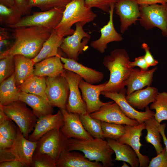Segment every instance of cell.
I'll use <instances>...</instances> for the list:
<instances>
[{"mask_svg":"<svg viewBox=\"0 0 167 167\" xmlns=\"http://www.w3.org/2000/svg\"><path fill=\"white\" fill-rule=\"evenodd\" d=\"M66 149L71 151H81L89 160L101 162L103 167H112L114 165L112 157L114 152L107 141L104 139L94 138L82 140L69 139Z\"/></svg>","mask_w":167,"mask_h":167,"instance_id":"obj_3","label":"cell"},{"mask_svg":"<svg viewBox=\"0 0 167 167\" xmlns=\"http://www.w3.org/2000/svg\"><path fill=\"white\" fill-rule=\"evenodd\" d=\"M0 83V105H6L19 100L21 91L16 84L15 72Z\"/></svg>","mask_w":167,"mask_h":167,"instance_id":"obj_29","label":"cell"},{"mask_svg":"<svg viewBox=\"0 0 167 167\" xmlns=\"http://www.w3.org/2000/svg\"><path fill=\"white\" fill-rule=\"evenodd\" d=\"M90 114L92 118L101 121L131 126L139 124L136 120L126 116L118 104L113 101L107 102L98 110Z\"/></svg>","mask_w":167,"mask_h":167,"instance_id":"obj_14","label":"cell"},{"mask_svg":"<svg viewBox=\"0 0 167 167\" xmlns=\"http://www.w3.org/2000/svg\"><path fill=\"white\" fill-rule=\"evenodd\" d=\"M10 37L8 33L3 28H0V53L2 52L4 49L7 48V49L9 48L12 44H11L9 41ZM6 49V50H7Z\"/></svg>","mask_w":167,"mask_h":167,"instance_id":"obj_43","label":"cell"},{"mask_svg":"<svg viewBox=\"0 0 167 167\" xmlns=\"http://www.w3.org/2000/svg\"><path fill=\"white\" fill-rule=\"evenodd\" d=\"M18 100L30 107L37 118L54 112L53 107L48 101L41 96L21 92Z\"/></svg>","mask_w":167,"mask_h":167,"instance_id":"obj_25","label":"cell"},{"mask_svg":"<svg viewBox=\"0 0 167 167\" xmlns=\"http://www.w3.org/2000/svg\"><path fill=\"white\" fill-rule=\"evenodd\" d=\"M166 124L165 123L160 124L159 130L160 133L163 138L165 148L167 152V138L165 134V129Z\"/></svg>","mask_w":167,"mask_h":167,"instance_id":"obj_51","label":"cell"},{"mask_svg":"<svg viewBox=\"0 0 167 167\" xmlns=\"http://www.w3.org/2000/svg\"><path fill=\"white\" fill-rule=\"evenodd\" d=\"M139 5H151L160 3L165 4L167 3V0H136Z\"/></svg>","mask_w":167,"mask_h":167,"instance_id":"obj_50","label":"cell"},{"mask_svg":"<svg viewBox=\"0 0 167 167\" xmlns=\"http://www.w3.org/2000/svg\"><path fill=\"white\" fill-rule=\"evenodd\" d=\"M128 65L130 68L138 66L142 70H147L149 67L145 60L144 55L135 58L133 62L129 61Z\"/></svg>","mask_w":167,"mask_h":167,"instance_id":"obj_46","label":"cell"},{"mask_svg":"<svg viewBox=\"0 0 167 167\" xmlns=\"http://www.w3.org/2000/svg\"><path fill=\"white\" fill-rule=\"evenodd\" d=\"M129 59L126 51L122 48L114 49L104 57L103 64L109 71L110 76L102 91L118 92L125 88L133 68L128 66Z\"/></svg>","mask_w":167,"mask_h":167,"instance_id":"obj_2","label":"cell"},{"mask_svg":"<svg viewBox=\"0 0 167 167\" xmlns=\"http://www.w3.org/2000/svg\"><path fill=\"white\" fill-rule=\"evenodd\" d=\"M75 29L71 35L63 38L60 48L68 58L78 61L79 55L87 50L90 35L84 31L79 22L75 24Z\"/></svg>","mask_w":167,"mask_h":167,"instance_id":"obj_10","label":"cell"},{"mask_svg":"<svg viewBox=\"0 0 167 167\" xmlns=\"http://www.w3.org/2000/svg\"><path fill=\"white\" fill-rule=\"evenodd\" d=\"M101 94L117 103L126 116L136 120L139 123H143L146 120L154 116L155 113L152 111L148 106L143 112L137 111L132 107L126 99V89L125 88L118 92L102 91Z\"/></svg>","mask_w":167,"mask_h":167,"instance_id":"obj_12","label":"cell"},{"mask_svg":"<svg viewBox=\"0 0 167 167\" xmlns=\"http://www.w3.org/2000/svg\"><path fill=\"white\" fill-rule=\"evenodd\" d=\"M0 3L10 7L16 8L14 0H0Z\"/></svg>","mask_w":167,"mask_h":167,"instance_id":"obj_53","label":"cell"},{"mask_svg":"<svg viewBox=\"0 0 167 167\" xmlns=\"http://www.w3.org/2000/svg\"><path fill=\"white\" fill-rule=\"evenodd\" d=\"M15 6L22 15L29 14L31 8L29 4L28 0H14Z\"/></svg>","mask_w":167,"mask_h":167,"instance_id":"obj_44","label":"cell"},{"mask_svg":"<svg viewBox=\"0 0 167 167\" xmlns=\"http://www.w3.org/2000/svg\"><path fill=\"white\" fill-rule=\"evenodd\" d=\"M14 56H9L0 59V83L10 76L15 71Z\"/></svg>","mask_w":167,"mask_h":167,"instance_id":"obj_38","label":"cell"},{"mask_svg":"<svg viewBox=\"0 0 167 167\" xmlns=\"http://www.w3.org/2000/svg\"><path fill=\"white\" fill-rule=\"evenodd\" d=\"M63 74L69 87V94L66 109L69 113L79 115L87 113V107L79 91V84L83 79L78 74L71 71L65 70Z\"/></svg>","mask_w":167,"mask_h":167,"instance_id":"obj_11","label":"cell"},{"mask_svg":"<svg viewBox=\"0 0 167 167\" xmlns=\"http://www.w3.org/2000/svg\"><path fill=\"white\" fill-rule=\"evenodd\" d=\"M56 167H103L100 162L91 161L84 155L64 149L56 162Z\"/></svg>","mask_w":167,"mask_h":167,"instance_id":"obj_22","label":"cell"},{"mask_svg":"<svg viewBox=\"0 0 167 167\" xmlns=\"http://www.w3.org/2000/svg\"><path fill=\"white\" fill-rule=\"evenodd\" d=\"M15 63V79L18 87L33 75L35 63L32 59L21 55L14 56Z\"/></svg>","mask_w":167,"mask_h":167,"instance_id":"obj_28","label":"cell"},{"mask_svg":"<svg viewBox=\"0 0 167 167\" xmlns=\"http://www.w3.org/2000/svg\"><path fill=\"white\" fill-rule=\"evenodd\" d=\"M107 141L115 153L114 161H125L132 167H139V162L137 155L130 145L113 139L108 138Z\"/></svg>","mask_w":167,"mask_h":167,"instance_id":"obj_27","label":"cell"},{"mask_svg":"<svg viewBox=\"0 0 167 167\" xmlns=\"http://www.w3.org/2000/svg\"><path fill=\"white\" fill-rule=\"evenodd\" d=\"M92 8L86 6L85 0H71L65 7L62 20L54 29L57 33L63 37L72 35L75 30L72 26L79 22L84 26L96 17Z\"/></svg>","mask_w":167,"mask_h":167,"instance_id":"obj_4","label":"cell"},{"mask_svg":"<svg viewBox=\"0 0 167 167\" xmlns=\"http://www.w3.org/2000/svg\"><path fill=\"white\" fill-rule=\"evenodd\" d=\"M104 139L109 138L118 140L126 132L125 125L101 121Z\"/></svg>","mask_w":167,"mask_h":167,"instance_id":"obj_36","label":"cell"},{"mask_svg":"<svg viewBox=\"0 0 167 167\" xmlns=\"http://www.w3.org/2000/svg\"><path fill=\"white\" fill-rule=\"evenodd\" d=\"M65 7L55 8L47 11L33 12L22 18L17 24L10 28L42 26L54 30L61 22Z\"/></svg>","mask_w":167,"mask_h":167,"instance_id":"obj_8","label":"cell"},{"mask_svg":"<svg viewBox=\"0 0 167 167\" xmlns=\"http://www.w3.org/2000/svg\"><path fill=\"white\" fill-rule=\"evenodd\" d=\"M8 120L11 119L4 112L2 106L0 105V123Z\"/></svg>","mask_w":167,"mask_h":167,"instance_id":"obj_52","label":"cell"},{"mask_svg":"<svg viewBox=\"0 0 167 167\" xmlns=\"http://www.w3.org/2000/svg\"><path fill=\"white\" fill-rule=\"evenodd\" d=\"M65 69L73 72L80 76L86 82L94 84L99 83L103 79V73L95 69L87 67L73 59L61 56Z\"/></svg>","mask_w":167,"mask_h":167,"instance_id":"obj_21","label":"cell"},{"mask_svg":"<svg viewBox=\"0 0 167 167\" xmlns=\"http://www.w3.org/2000/svg\"><path fill=\"white\" fill-rule=\"evenodd\" d=\"M22 15L15 7L0 3V23L9 27L18 23Z\"/></svg>","mask_w":167,"mask_h":167,"instance_id":"obj_33","label":"cell"},{"mask_svg":"<svg viewBox=\"0 0 167 167\" xmlns=\"http://www.w3.org/2000/svg\"><path fill=\"white\" fill-rule=\"evenodd\" d=\"M71 0H28L31 8L37 7L42 11H47L55 8L65 7Z\"/></svg>","mask_w":167,"mask_h":167,"instance_id":"obj_37","label":"cell"},{"mask_svg":"<svg viewBox=\"0 0 167 167\" xmlns=\"http://www.w3.org/2000/svg\"><path fill=\"white\" fill-rule=\"evenodd\" d=\"M114 8L120 18V29L122 33L139 20V6L136 0H118L115 4Z\"/></svg>","mask_w":167,"mask_h":167,"instance_id":"obj_17","label":"cell"},{"mask_svg":"<svg viewBox=\"0 0 167 167\" xmlns=\"http://www.w3.org/2000/svg\"><path fill=\"white\" fill-rule=\"evenodd\" d=\"M118 0H85L86 6L92 8L95 7L103 11L109 13L110 6L113 4H115Z\"/></svg>","mask_w":167,"mask_h":167,"instance_id":"obj_41","label":"cell"},{"mask_svg":"<svg viewBox=\"0 0 167 167\" xmlns=\"http://www.w3.org/2000/svg\"><path fill=\"white\" fill-rule=\"evenodd\" d=\"M141 48L143 49L145 54L144 58L146 62L149 67L156 65L159 63L158 61L154 59L150 51V47L147 44L143 43L141 45Z\"/></svg>","mask_w":167,"mask_h":167,"instance_id":"obj_45","label":"cell"},{"mask_svg":"<svg viewBox=\"0 0 167 167\" xmlns=\"http://www.w3.org/2000/svg\"><path fill=\"white\" fill-rule=\"evenodd\" d=\"M37 141L27 139L17 126V133L12 147L9 149L15 158L24 167H31L32 158L37 147Z\"/></svg>","mask_w":167,"mask_h":167,"instance_id":"obj_13","label":"cell"},{"mask_svg":"<svg viewBox=\"0 0 167 167\" xmlns=\"http://www.w3.org/2000/svg\"><path fill=\"white\" fill-rule=\"evenodd\" d=\"M68 139L63 134L60 129L52 130L37 141L34 153L45 154L56 163L62 152L66 149Z\"/></svg>","mask_w":167,"mask_h":167,"instance_id":"obj_7","label":"cell"},{"mask_svg":"<svg viewBox=\"0 0 167 167\" xmlns=\"http://www.w3.org/2000/svg\"><path fill=\"white\" fill-rule=\"evenodd\" d=\"M46 85L45 94L51 106L66 109L70 90L63 73L55 77H46Z\"/></svg>","mask_w":167,"mask_h":167,"instance_id":"obj_9","label":"cell"},{"mask_svg":"<svg viewBox=\"0 0 167 167\" xmlns=\"http://www.w3.org/2000/svg\"><path fill=\"white\" fill-rule=\"evenodd\" d=\"M31 167H56V162L49 156L44 154L34 153Z\"/></svg>","mask_w":167,"mask_h":167,"instance_id":"obj_39","label":"cell"},{"mask_svg":"<svg viewBox=\"0 0 167 167\" xmlns=\"http://www.w3.org/2000/svg\"><path fill=\"white\" fill-rule=\"evenodd\" d=\"M60 109L62 114L64 121L63 125L60 130L66 138L82 140L94 138L84 128L79 114L69 113L66 109Z\"/></svg>","mask_w":167,"mask_h":167,"instance_id":"obj_15","label":"cell"},{"mask_svg":"<svg viewBox=\"0 0 167 167\" xmlns=\"http://www.w3.org/2000/svg\"><path fill=\"white\" fill-rule=\"evenodd\" d=\"M46 86V77L33 75L18 88L21 92L39 95L48 100L45 92Z\"/></svg>","mask_w":167,"mask_h":167,"instance_id":"obj_32","label":"cell"},{"mask_svg":"<svg viewBox=\"0 0 167 167\" xmlns=\"http://www.w3.org/2000/svg\"><path fill=\"white\" fill-rule=\"evenodd\" d=\"M152 158L150 161L148 167H167V152L165 147L161 152Z\"/></svg>","mask_w":167,"mask_h":167,"instance_id":"obj_42","label":"cell"},{"mask_svg":"<svg viewBox=\"0 0 167 167\" xmlns=\"http://www.w3.org/2000/svg\"><path fill=\"white\" fill-rule=\"evenodd\" d=\"M79 116L84 128L93 138L104 139L100 120L92 118L87 113Z\"/></svg>","mask_w":167,"mask_h":167,"instance_id":"obj_34","label":"cell"},{"mask_svg":"<svg viewBox=\"0 0 167 167\" xmlns=\"http://www.w3.org/2000/svg\"><path fill=\"white\" fill-rule=\"evenodd\" d=\"M125 125L126 132L117 141L129 145L134 149L139 160V167H148L150 161L148 156L142 155L140 152V147L143 145L140 142V138L142 131L145 129L144 122L135 126Z\"/></svg>","mask_w":167,"mask_h":167,"instance_id":"obj_16","label":"cell"},{"mask_svg":"<svg viewBox=\"0 0 167 167\" xmlns=\"http://www.w3.org/2000/svg\"><path fill=\"white\" fill-rule=\"evenodd\" d=\"M157 69V67L147 70L133 68L126 85V95L142 89L146 86H151L153 81L154 73Z\"/></svg>","mask_w":167,"mask_h":167,"instance_id":"obj_23","label":"cell"},{"mask_svg":"<svg viewBox=\"0 0 167 167\" xmlns=\"http://www.w3.org/2000/svg\"><path fill=\"white\" fill-rule=\"evenodd\" d=\"M122 167H129L125 161H123V164L122 166Z\"/></svg>","mask_w":167,"mask_h":167,"instance_id":"obj_54","label":"cell"},{"mask_svg":"<svg viewBox=\"0 0 167 167\" xmlns=\"http://www.w3.org/2000/svg\"><path fill=\"white\" fill-rule=\"evenodd\" d=\"M115 4L110 6L109 11V19L107 24L100 29L101 36L97 40L91 42L92 47L101 53H103L107 45L112 42H119L123 40L122 35L116 30L113 22V14Z\"/></svg>","mask_w":167,"mask_h":167,"instance_id":"obj_18","label":"cell"},{"mask_svg":"<svg viewBox=\"0 0 167 167\" xmlns=\"http://www.w3.org/2000/svg\"><path fill=\"white\" fill-rule=\"evenodd\" d=\"M13 143V140L7 139L0 134V149L10 148Z\"/></svg>","mask_w":167,"mask_h":167,"instance_id":"obj_49","label":"cell"},{"mask_svg":"<svg viewBox=\"0 0 167 167\" xmlns=\"http://www.w3.org/2000/svg\"><path fill=\"white\" fill-rule=\"evenodd\" d=\"M107 82L97 85L89 83L83 79L79 82V87L81 91L82 98L86 105L87 113L90 114L97 111L107 103V102L101 101L99 98L102 89Z\"/></svg>","mask_w":167,"mask_h":167,"instance_id":"obj_19","label":"cell"},{"mask_svg":"<svg viewBox=\"0 0 167 167\" xmlns=\"http://www.w3.org/2000/svg\"><path fill=\"white\" fill-rule=\"evenodd\" d=\"M24 165L19 161L15 159L0 163V167H23Z\"/></svg>","mask_w":167,"mask_h":167,"instance_id":"obj_48","label":"cell"},{"mask_svg":"<svg viewBox=\"0 0 167 167\" xmlns=\"http://www.w3.org/2000/svg\"><path fill=\"white\" fill-rule=\"evenodd\" d=\"M64 123L62 114L59 109L55 114H50L38 118L33 131L28 137L31 141H37L48 131L55 129H61Z\"/></svg>","mask_w":167,"mask_h":167,"instance_id":"obj_20","label":"cell"},{"mask_svg":"<svg viewBox=\"0 0 167 167\" xmlns=\"http://www.w3.org/2000/svg\"><path fill=\"white\" fill-rule=\"evenodd\" d=\"M147 135L145 137L146 141L152 144L154 147L157 155L162 151L163 147L161 143L162 136L160 133L159 123L152 116L144 122Z\"/></svg>","mask_w":167,"mask_h":167,"instance_id":"obj_31","label":"cell"},{"mask_svg":"<svg viewBox=\"0 0 167 167\" xmlns=\"http://www.w3.org/2000/svg\"><path fill=\"white\" fill-rule=\"evenodd\" d=\"M17 133L16 126L11 120L0 123V134L5 138L13 140Z\"/></svg>","mask_w":167,"mask_h":167,"instance_id":"obj_40","label":"cell"},{"mask_svg":"<svg viewBox=\"0 0 167 167\" xmlns=\"http://www.w3.org/2000/svg\"><path fill=\"white\" fill-rule=\"evenodd\" d=\"M26 105L18 100L2 106L7 116L17 124L24 136L28 139L34 129L38 118Z\"/></svg>","mask_w":167,"mask_h":167,"instance_id":"obj_5","label":"cell"},{"mask_svg":"<svg viewBox=\"0 0 167 167\" xmlns=\"http://www.w3.org/2000/svg\"><path fill=\"white\" fill-rule=\"evenodd\" d=\"M150 108L155 110L154 116L159 123L163 120H167V92H159Z\"/></svg>","mask_w":167,"mask_h":167,"instance_id":"obj_35","label":"cell"},{"mask_svg":"<svg viewBox=\"0 0 167 167\" xmlns=\"http://www.w3.org/2000/svg\"><path fill=\"white\" fill-rule=\"evenodd\" d=\"M141 25L149 30L157 27L167 37V3L139 5Z\"/></svg>","mask_w":167,"mask_h":167,"instance_id":"obj_6","label":"cell"},{"mask_svg":"<svg viewBox=\"0 0 167 167\" xmlns=\"http://www.w3.org/2000/svg\"><path fill=\"white\" fill-rule=\"evenodd\" d=\"M53 30L39 26L16 28L12 31L13 43L0 53V59L21 55L30 59L36 57Z\"/></svg>","mask_w":167,"mask_h":167,"instance_id":"obj_1","label":"cell"},{"mask_svg":"<svg viewBox=\"0 0 167 167\" xmlns=\"http://www.w3.org/2000/svg\"><path fill=\"white\" fill-rule=\"evenodd\" d=\"M60 56L59 54L35 63L33 75L53 77L63 73L65 69Z\"/></svg>","mask_w":167,"mask_h":167,"instance_id":"obj_24","label":"cell"},{"mask_svg":"<svg viewBox=\"0 0 167 167\" xmlns=\"http://www.w3.org/2000/svg\"><path fill=\"white\" fill-rule=\"evenodd\" d=\"M158 92L156 88L147 86L144 89L136 90L127 95L126 99L135 109L143 110L150 103L154 102Z\"/></svg>","mask_w":167,"mask_h":167,"instance_id":"obj_26","label":"cell"},{"mask_svg":"<svg viewBox=\"0 0 167 167\" xmlns=\"http://www.w3.org/2000/svg\"><path fill=\"white\" fill-rule=\"evenodd\" d=\"M15 159L9 148L0 149V163Z\"/></svg>","mask_w":167,"mask_h":167,"instance_id":"obj_47","label":"cell"},{"mask_svg":"<svg viewBox=\"0 0 167 167\" xmlns=\"http://www.w3.org/2000/svg\"><path fill=\"white\" fill-rule=\"evenodd\" d=\"M63 37L59 35L54 29L48 38L43 44L40 51L32 60L35 63L51 57L58 55L59 48Z\"/></svg>","mask_w":167,"mask_h":167,"instance_id":"obj_30","label":"cell"}]
</instances>
